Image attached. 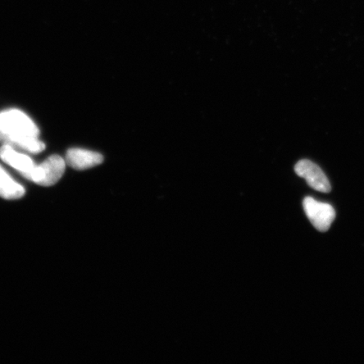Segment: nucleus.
I'll use <instances>...</instances> for the list:
<instances>
[{"label": "nucleus", "instance_id": "obj_7", "mask_svg": "<svg viewBox=\"0 0 364 364\" xmlns=\"http://www.w3.org/2000/svg\"><path fill=\"white\" fill-rule=\"evenodd\" d=\"M25 193V188L13 180L3 167L0 166V197L7 200H16L21 198Z\"/></svg>", "mask_w": 364, "mask_h": 364}, {"label": "nucleus", "instance_id": "obj_5", "mask_svg": "<svg viewBox=\"0 0 364 364\" xmlns=\"http://www.w3.org/2000/svg\"><path fill=\"white\" fill-rule=\"evenodd\" d=\"M65 162L73 169L83 171L101 165L103 156L90 150L71 149L67 152Z\"/></svg>", "mask_w": 364, "mask_h": 364}, {"label": "nucleus", "instance_id": "obj_6", "mask_svg": "<svg viewBox=\"0 0 364 364\" xmlns=\"http://www.w3.org/2000/svg\"><path fill=\"white\" fill-rule=\"evenodd\" d=\"M0 159L14 169L19 171L25 178L36 166V164L28 156L18 152L15 148L6 144H4L0 148Z\"/></svg>", "mask_w": 364, "mask_h": 364}, {"label": "nucleus", "instance_id": "obj_2", "mask_svg": "<svg viewBox=\"0 0 364 364\" xmlns=\"http://www.w3.org/2000/svg\"><path fill=\"white\" fill-rule=\"evenodd\" d=\"M66 162L58 156H52L31 171L27 180L42 186L55 185L65 171Z\"/></svg>", "mask_w": 364, "mask_h": 364}, {"label": "nucleus", "instance_id": "obj_1", "mask_svg": "<svg viewBox=\"0 0 364 364\" xmlns=\"http://www.w3.org/2000/svg\"><path fill=\"white\" fill-rule=\"evenodd\" d=\"M0 131L4 134V144L22 136H38V126L25 113L10 110L0 113Z\"/></svg>", "mask_w": 364, "mask_h": 364}, {"label": "nucleus", "instance_id": "obj_4", "mask_svg": "<svg viewBox=\"0 0 364 364\" xmlns=\"http://www.w3.org/2000/svg\"><path fill=\"white\" fill-rule=\"evenodd\" d=\"M296 174L307 181L309 186L321 193H330L331 186L328 178L320 167L309 159H302L296 164Z\"/></svg>", "mask_w": 364, "mask_h": 364}, {"label": "nucleus", "instance_id": "obj_8", "mask_svg": "<svg viewBox=\"0 0 364 364\" xmlns=\"http://www.w3.org/2000/svg\"><path fill=\"white\" fill-rule=\"evenodd\" d=\"M4 134L2 133L1 131H0V143L4 144Z\"/></svg>", "mask_w": 364, "mask_h": 364}, {"label": "nucleus", "instance_id": "obj_3", "mask_svg": "<svg viewBox=\"0 0 364 364\" xmlns=\"http://www.w3.org/2000/svg\"><path fill=\"white\" fill-rule=\"evenodd\" d=\"M304 208L309 220L317 230L326 232L330 229L336 217L334 208L330 204L306 198L304 200Z\"/></svg>", "mask_w": 364, "mask_h": 364}]
</instances>
